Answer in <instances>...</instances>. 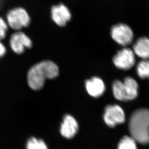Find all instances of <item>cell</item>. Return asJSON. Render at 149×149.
I'll return each instance as SVG.
<instances>
[{"label": "cell", "instance_id": "cell-16", "mask_svg": "<svg viewBox=\"0 0 149 149\" xmlns=\"http://www.w3.org/2000/svg\"><path fill=\"white\" fill-rule=\"evenodd\" d=\"M118 149H137L136 141L132 137L125 136L118 144Z\"/></svg>", "mask_w": 149, "mask_h": 149}, {"label": "cell", "instance_id": "cell-10", "mask_svg": "<svg viewBox=\"0 0 149 149\" xmlns=\"http://www.w3.org/2000/svg\"><path fill=\"white\" fill-rule=\"evenodd\" d=\"M86 91L93 97L98 98L103 95L106 90L105 83L102 79L94 77L85 82Z\"/></svg>", "mask_w": 149, "mask_h": 149}, {"label": "cell", "instance_id": "cell-3", "mask_svg": "<svg viewBox=\"0 0 149 149\" xmlns=\"http://www.w3.org/2000/svg\"><path fill=\"white\" fill-rule=\"evenodd\" d=\"M29 14L22 7H16L9 10L6 15L7 24L15 30H20L27 27L30 23Z\"/></svg>", "mask_w": 149, "mask_h": 149}, {"label": "cell", "instance_id": "cell-18", "mask_svg": "<svg viewBox=\"0 0 149 149\" xmlns=\"http://www.w3.org/2000/svg\"><path fill=\"white\" fill-rule=\"evenodd\" d=\"M6 47L4 46V45L0 41V58L2 57L3 56H4V54H6Z\"/></svg>", "mask_w": 149, "mask_h": 149}, {"label": "cell", "instance_id": "cell-9", "mask_svg": "<svg viewBox=\"0 0 149 149\" xmlns=\"http://www.w3.org/2000/svg\"><path fill=\"white\" fill-rule=\"evenodd\" d=\"M51 17L53 22L58 26L63 27L70 20L71 14L65 5L60 3L52 7Z\"/></svg>", "mask_w": 149, "mask_h": 149}, {"label": "cell", "instance_id": "cell-4", "mask_svg": "<svg viewBox=\"0 0 149 149\" xmlns=\"http://www.w3.org/2000/svg\"><path fill=\"white\" fill-rule=\"evenodd\" d=\"M112 38L118 44L127 46L132 43L134 38L133 31L127 25L120 23L113 26L111 29Z\"/></svg>", "mask_w": 149, "mask_h": 149}, {"label": "cell", "instance_id": "cell-13", "mask_svg": "<svg viewBox=\"0 0 149 149\" xmlns=\"http://www.w3.org/2000/svg\"><path fill=\"white\" fill-rule=\"evenodd\" d=\"M26 149H49L47 144L43 139L31 136L27 139L25 144Z\"/></svg>", "mask_w": 149, "mask_h": 149}, {"label": "cell", "instance_id": "cell-8", "mask_svg": "<svg viewBox=\"0 0 149 149\" xmlns=\"http://www.w3.org/2000/svg\"><path fill=\"white\" fill-rule=\"evenodd\" d=\"M10 46L13 52L20 54L26 48L32 47V42L25 33L17 32L13 33L10 37Z\"/></svg>", "mask_w": 149, "mask_h": 149}, {"label": "cell", "instance_id": "cell-11", "mask_svg": "<svg viewBox=\"0 0 149 149\" xmlns=\"http://www.w3.org/2000/svg\"><path fill=\"white\" fill-rule=\"evenodd\" d=\"M139 85L133 77H127L123 81V90L125 101L132 100L138 96Z\"/></svg>", "mask_w": 149, "mask_h": 149}, {"label": "cell", "instance_id": "cell-1", "mask_svg": "<svg viewBox=\"0 0 149 149\" xmlns=\"http://www.w3.org/2000/svg\"><path fill=\"white\" fill-rule=\"evenodd\" d=\"M57 65L51 61H44L31 68L27 75L28 83L33 90H39L47 79L56 78L59 74Z\"/></svg>", "mask_w": 149, "mask_h": 149}, {"label": "cell", "instance_id": "cell-5", "mask_svg": "<svg viewBox=\"0 0 149 149\" xmlns=\"http://www.w3.org/2000/svg\"><path fill=\"white\" fill-rule=\"evenodd\" d=\"M103 119L108 126L110 127H114L117 125L125 122V112L119 105H108L105 108Z\"/></svg>", "mask_w": 149, "mask_h": 149}, {"label": "cell", "instance_id": "cell-15", "mask_svg": "<svg viewBox=\"0 0 149 149\" xmlns=\"http://www.w3.org/2000/svg\"><path fill=\"white\" fill-rule=\"evenodd\" d=\"M112 87L114 97L118 100L125 101L123 90V82L118 79L115 80L113 82Z\"/></svg>", "mask_w": 149, "mask_h": 149}, {"label": "cell", "instance_id": "cell-14", "mask_svg": "<svg viewBox=\"0 0 149 149\" xmlns=\"http://www.w3.org/2000/svg\"><path fill=\"white\" fill-rule=\"evenodd\" d=\"M136 73L141 79H149V61L143 60L139 62L136 68Z\"/></svg>", "mask_w": 149, "mask_h": 149}, {"label": "cell", "instance_id": "cell-6", "mask_svg": "<svg viewBox=\"0 0 149 149\" xmlns=\"http://www.w3.org/2000/svg\"><path fill=\"white\" fill-rule=\"evenodd\" d=\"M113 62L118 68L127 70L135 65V53L129 48H123L115 55L113 58Z\"/></svg>", "mask_w": 149, "mask_h": 149}, {"label": "cell", "instance_id": "cell-17", "mask_svg": "<svg viewBox=\"0 0 149 149\" xmlns=\"http://www.w3.org/2000/svg\"><path fill=\"white\" fill-rule=\"evenodd\" d=\"M7 22L0 17V41L3 40L6 37L8 30Z\"/></svg>", "mask_w": 149, "mask_h": 149}, {"label": "cell", "instance_id": "cell-7", "mask_svg": "<svg viewBox=\"0 0 149 149\" xmlns=\"http://www.w3.org/2000/svg\"><path fill=\"white\" fill-rule=\"evenodd\" d=\"M79 130V123L73 116L65 115L60 128L61 136L65 139H72L77 135Z\"/></svg>", "mask_w": 149, "mask_h": 149}, {"label": "cell", "instance_id": "cell-2", "mask_svg": "<svg viewBox=\"0 0 149 149\" xmlns=\"http://www.w3.org/2000/svg\"><path fill=\"white\" fill-rule=\"evenodd\" d=\"M129 128L136 141L149 144V109L142 108L134 112L129 120Z\"/></svg>", "mask_w": 149, "mask_h": 149}, {"label": "cell", "instance_id": "cell-12", "mask_svg": "<svg viewBox=\"0 0 149 149\" xmlns=\"http://www.w3.org/2000/svg\"><path fill=\"white\" fill-rule=\"evenodd\" d=\"M134 53L143 60L149 59V38L141 37L136 40L133 46Z\"/></svg>", "mask_w": 149, "mask_h": 149}]
</instances>
